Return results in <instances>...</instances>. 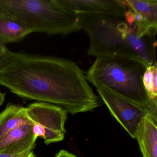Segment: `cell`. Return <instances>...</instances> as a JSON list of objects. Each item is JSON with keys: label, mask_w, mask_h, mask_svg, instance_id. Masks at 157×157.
<instances>
[{"label": "cell", "mask_w": 157, "mask_h": 157, "mask_svg": "<svg viewBox=\"0 0 157 157\" xmlns=\"http://www.w3.org/2000/svg\"><path fill=\"white\" fill-rule=\"evenodd\" d=\"M0 86L25 100L57 105L67 113L91 112L101 104L82 70L62 58L10 51Z\"/></svg>", "instance_id": "cell-1"}, {"label": "cell", "mask_w": 157, "mask_h": 157, "mask_svg": "<svg viewBox=\"0 0 157 157\" xmlns=\"http://www.w3.org/2000/svg\"><path fill=\"white\" fill-rule=\"evenodd\" d=\"M78 14L82 30L90 38L89 56L131 58L142 60L147 67L157 62L156 42L139 37L135 27L124 17L99 13Z\"/></svg>", "instance_id": "cell-2"}, {"label": "cell", "mask_w": 157, "mask_h": 157, "mask_svg": "<svg viewBox=\"0 0 157 157\" xmlns=\"http://www.w3.org/2000/svg\"><path fill=\"white\" fill-rule=\"evenodd\" d=\"M147 67L144 61L136 59L98 57L85 76L95 88H108L147 111L157 121V102L149 98L142 83Z\"/></svg>", "instance_id": "cell-3"}, {"label": "cell", "mask_w": 157, "mask_h": 157, "mask_svg": "<svg viewBox=\"0 0 157 157\" xmlns=\"http://www.w3.org/2000/svg\"><path fill=\"white\" fill-rule=\"evenodd\" d=\"M0 15L19 21L32 33L65 36L82 30L78 15L59 0H0Z\"/></svg>", "instance_id": "cell-4"}, {"label": "cell", "mask_w": 157, "mask_h": 157, "mask_svg": "<svg viewBox=\"0 0 157 157\" xmlns=\"http://www.w3.org/2000/svg\"><path fill=\"white\" fill-rule=\"evenodd\" d=\"M26 108L28 117L33 124V133L36 139H43L46 145L63 140L67 114L65 110L42 102L33 103Z\"/></svg>", "instance_id": "cell-5"}, {"label": "cell", "mask_w": 157, "mask_h": 157, "mask_svg": "<svg viewBox=\"0 0 157 157\" xmlns=\"http://www.w3.org/2000/svg\"><path fill=\"white\" fill-rule=\"evenodd\" d=\"M96 90L111 114L130 136L136 138L138 127L150 114L148 112L106 87L100 86Z\"/></svg>", "instance_id": "cell-6"}, {"label": "cell", "mask_w": 157, "mask_h": 157, "mask_svg": "<svg viewBox=\"0 0 157 157\" xmlns=\"http://www.w3.org/2000/svg\"><path fill=\"white\" fill-rule=\"evenodd\" d=\"M127 10L126 21L136 30L139 37L156 42L157 32V0H124Z\"/></svg>", "instance_id": "cell-7"}, {"label": "cell", "mask_w": 157, "mask_h": 157, "mask_svg": "<svg viewBox=\"0 0 157 157\" xmlns=\"http://www.w3.org/2000/svg\"><path fill=\"white\" fill-rule=\"evenodd\" d=\"M60 3L77 14H110L124 17L127 7L121 0H59Z\"/></svg>", "instance_id": "cell-8"}, {"label": "cell", "mask_w": 157, "mask_h": 157, "mask_svg": "<svg viewBox=\"0 0 157 157\" xmlns=\"http://www.w3.org/2000/svg\"><path fill=\"white\" fill-rule=\"evenodd\" d=\"M31 120L13 129L0 142V153L19 154L33 150L37 139Z\"/></svg>", "instance_id": "cell-9"}, {"label": "cell", "mask_w": 157, "mask_h": 157, "mask_svg": "<svg viewBox=\"0 0 157 157\" xmlns=\"http://www.w3.org/2000/svg\"><path fill=\"white\" fill-rule=\"evenodd\" d=\"M157 120L151 115L144 117L136 133L143 157H157Z\"/></svg>", "instance_id": "cell-10"}, {"label": "cell", "mask_w": 157, "mask_h": 157, "mask_svg": "<svg viewBox=\"0 0 157 157\" xmlns=\"http://www.w3.org/2000/svg\"><path fill=\"white\" fill-rule=\"evenodd\" d=\"M26 107L9 103L0 113V142L10 131L30 121Z\"/></svg>", "instance_id": "cell-11"}, {"label": "cell", "mask_w": 157, "mask_h": 157, "mask_svg": "<svg viewBox=\"0 0 157 157\" xmlns=\"http://www.w3.org/2000/svg\"><path fill=\"white\" fill-rule=\"evenodd\" d=\"M32 33L21 22L13 18L0 15V43L6 45L22 41Z\"/></svg>", "instance_id": "cell-12"}, {"label": "cell", "mask_w": 157, "mask_h": 157, "mask_svg": "<svg viewBox=\"0 0 157 157\" xmlns=\"http://www.w3.org/2000/svg\"><path fill=\"white\" fill-rule=\"evenodd\" d=\"M157 62L146 68L142 77V83L150 99L157 102Z\"/></svg>", "instance_id": "cell-13"}, {"label": "cell", "mask_w": 157, "mask_h": 157, "mask_svg": "<svg viewBox=\"0 0 157 157\" xmlns=\"http://www.w3.org/2000/svg\"><path fill=\"white\" fill-rule=\"evenodd\" d=\"M10 51L5 45L0 43V72L7 64Z\"/></svg>", "instance_id": "cell-14"}, {"label": "cell", "mask_w": 157, "mask_h": 157, "mask_svg": "<svg viewBox=\"0 0 157 157\" xmlns=\"http://www.w3.org/2000/svg\"><path fill=\"white\" fill-rule=\"evenodd\" d=\"M0 157H36L33 150L19 154H7L0 153Z\"/></svg>", "instance_id": "cell-15"}, {"label": "cell", "mask_w": 157, "mask_h": 157, "mask_svg": "<svg viewBox=\"0 0 157 157\" xmlns=\"http://www.w3.org/2000/svg\"><path fill=\"white\" fill-rule=\"evenodd\" d=\"M55 157H77L72 153H70L65 150H61L56 155Z\"/></svg>", "instance_id": "cell-16"}, {"label": "cell", "mask_w": 157, "mask_h": 157, "mask_svg": "<svg viewBox=\"0 0 157 157\" xmlns=\"http://www.w3.org/2000/svg\"><path fill=\"white\" fill-rule=\"evenodd\" d=\"M5 96H6V93L0 91V106L3 104L5 101Z\"/></svg>", "instance_id": "cell-17"}]
</instances>
